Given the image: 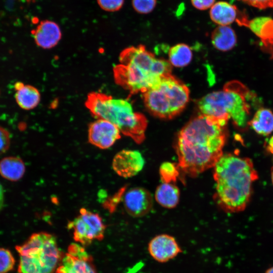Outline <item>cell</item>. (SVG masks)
<instances>
[{"label": "cell", "mask_w": 273, "mask_h": 273, "mask_svg": "<svg viewBox=\"0 0 273 273\" xmlns=\"http://www.w3.org/2000/svg\"><path fill=\"white\" fill-rule=\"evenodd\" d=\"M227 124L200 114L179 131L175 144L178 166L196 176L213 167L223 155Z\"/></svg>", "instance_id": "obj_1"}, {"label": "cell", "mask_w": 273, "mask_h": 273, "mask_svg": "<svg viewBox=\"0 0 273 273\" xmlns=\"http://www.w3.org/2000/svg\"><path fill=\"white\" fill-rule=\"evenodd\" d=\"M213 168L214 197L217 204L227 212L243 210L250 200L253 183L258 178L251 160L228 153Z\"/></svg>", "instance_id": "obj_2"}, {"label": "cell", "mask_w": 273, "mask_h": 273, "mask_svg": "<svg viewBox=\"0 0 273 273\" xmlns=\"http://www.w3.org/2000/svg\"><path fill=\"white\" fill-rule=\"evenodd\" d=\"M119 61L113 67L115 83L131 94L145 93L171 74L172 66L169 61L156 58L143 45L125 49Z\"/></svg>", "instance_id": "obj_3"}, {"label": "cell", "mask_w": 273, "mask_h": 273, "mask_svg": "<svg viewBox=\"0 0 273 273\" xmlns=\"http://www.w3.org/2000/svg\"><path fill=\"white\" fill-rule=\"evenodd\" d=\"M85 105L96 119L111 122L121 133L138 144L144 141L147 120L143 114L134 111L132 104L127 99L93 92L87 95Z\"/></svg>", "instance_id": "obj_4"}, {"label": "cell", "mask_w": 273, "mask_h": 273, "mask_svg": "<svg viewBox=\"0 0 273 273\" xmlns=\"http://www.w3.org/2000/svg\"><path fill=\"white\" fill-rule=\"evenodd\" d=\"M252 94L243 84L232 80L225 84L222 89L210 93L197 102L200 114L213 117L227 124L231 119L238 128L248 125Z\"/></svg>", "instance_id": "obj_5"}, {"label": "cell", "mask_w": 273, "mask_h": 273, "mask_svg": "<svg viewBox=\"0 0 273 273\" xmlns=\"http://www.w3.org/2000/svg\"><path fill=\"white\" fill-rule=\"evenodd\" d=\"M16 250L20 256L18 273H54L63 257L56 237L43 232L32 234Z\"/></svg>", "instance_id": "obj_6"}, {"label": "cell", "mask_w": 273, "mask_h": 273, "mask_svg": "<svg viewBox=\"0 0 273 273\" xmlns=\"http://www.w3.org/2000/svg\"><path fill=\"white\" fill-rule=\"evenodd\" d=\"M142 94L148 110L155 116L165 119L179 114L190 98L188 87L171 74L162 77L156 85Z\"/></svg>", "instance_id": "obj_7"}, {"label": "cell", "mask_w": 273, "mask_h": 273, "mask_svg": "<svg viewBox=\"0 0 273 273\" xmlns=\"http://www.w3.org/2000/svg\"><path fill=\"white\" fill-rule=\"evenodd\" d=\"M67 228L72 231L76 242L87 246L94 241L104 239L106 226L99 214L81 208L79 214L68 222Z\"/></svg>", "instance_id": "obj_8"}, {"label": "cell", "mask_w": 273, "mask_h": 273, "mask_svg": "<svg viewBox=\"0 0 273 273\" xmlns=\"http://www.w3.org/2000/svg\"><path fill=\"white\" fill-rule=\"evenodd\" d=\"M56 273H97L93 259L79 244L72 243L62 257Z\"/></svg>", "instance_id": "obj_9"}, {"label": "cell", "mask_w": 273, "mask_h": 273, "mask_svg": "<svg viewBox=\"0 0 273 273\" xmlns=\"http://www.w3.org/2000/svg\"><path fill=\"white\" fill-rule=\"evenodd\" d=\"M118 128L111 122L103 119H97L88 128V140L94 146L107 149L112 146L121 138Z\"/></svg>", "instance_id": "obj_10"}, {"label": "cell", "mask_w": 273, "mask_h": 273, "mask_svg": "<svg viewBox=\"0 0 273 273\" xmlns=\"http://www.w3.org/2000/svg\"><path fill=\"white\" fill-rule=\"evenodd\" d=\"M145 163V159L139 151L124 149L115 155L112 166L114 171L119 176L129 178L140 172Z\"/></svg>", "instance_id": "obj_11"}, {"label": "cell", "mask_w": 273, "mask_h": 273, "mask_svg": "<svg viewBox=\"0 0 273 273\" xmlns=\"http://www.w3.org/2000/svg\"><path fill=\"white\" fill-rule=\"evenodd\" d=\"M148 251L156 261L165 263L181 253V248L173 236L166 234L157 235L149 242Z\"/></svg>", "instance_id": "obj_12"}, {"label": "cell", "mask_w": 273, "mask_h": 273, "mask_svg": "<svg viewBox=\"0 0 273 273\" xmlns=\"http://www.w3.org/2000/svg\"><path fill=\"white\" fill-rule=\"evenodd\" d=\"M153 197L146 189L135 187L129 189L123 197V206L127 213L134 217H142L151 210Z\"/></svg>", "instance_id": "obj_13"}, {"label": "cell", "mask_w": 273, "mask_h": 273, "mask_svg": "<svg viewBox=\"0 0 273 273\" xmlns=\"http://www.w3.org/2000/svg\"><path fill=\"white\" fill-rule=\"evenodd\" d=\"M31 33L37 46L44 49L55 47L62 36L59 25L49 20L41 21Z\"/></svg>", "instance_id": "obj_14"}, {"label": "cell", "mask_w": 273, "mask_h": 273, "mask_svg": "<svg viewBox=\"0 0 273 273\" xmlns=\"http://www.w3.org/2000/svg\"><path fill=\"white\" fill-rule=\"evenodd\" d=\"M243 25L260 38L265 50L273 56V20L269 17H259L247 20Z\"/></svg>", "instance_id": "obj_15"}, {"label": "cell", "mask_w": 273, "mask_h": 273, "mask_svg": "<svg viewBox=\"0 0 273 273\" xmlns=\"http://www.w3.org/2000/svg\"><path fill=\"white\" fill-rule=\"evenodd\" d=\"M15 98L17 104L23 109L29 110L35 108L40 101L39 90L34 86L17 82L14 84Z\"/></svg>", "instance_id": "obj_16"}, {"label": "cell", "mask_w": 273, "mask_h": 273, "mask_svg": "<svg viewBox=\"0 0 273 273\" xmlns=\"http://www.w3.org/2000/svg\"><path fill=\"white\" fill-rule=\"evenodd\" d=\"M239 11L234 5L226 2L215 3L210 10L212 21L220 26H228L239 18Z\"/></svg>", "instance_id": "obj_17"}, {"label": "cell", "mask_w": 273, "mask_h": 273, "mask_svg": "<svg viewBox=\"0 0 273 273\" xmlns=\"http://www.w3.org/2000/svg\"><path fill=\"white\" fill-rule=\"evenodd\" d=\"M211 40L213 47L222 52L232 50L237 42L235 31L229 26L219 25L215 28L211 33Z\"/></svg>", "instance_id": "obj_18"}, {"label": "cell", "mask_w": 273, "mask_h": 273, "mask_svg": "<svg viewBox=\"0 0 273 273\" xmlns=\"http://www.w3.org/2000/svg\"><path fill=\"white\" fill-rule=\"evenodd\" d=\"M25 172V163L19 157H6L0 161V175L8 180L16 181L20 180Z\"/></svg>", "instance_id": "obj_19"}, {"label": "cell", "mask_w": 273, "mask_h": 273, "mask_svg": "<svg viewBox=\"0 0 273 273\" xmlns=\"http://www.w3.org/2000/svg\"><path fill=\"white\" fill-rule=\"evenodd\" d=\"M180 192L178 188L173 183H163L156 188L155 198L162 206L173 208L178 203Z\"/></svg>", "instance_id": "obj_20"}, {"label": "cell", "mask_w": 273, "mask_h": 273, "mask_svg": "<svg viewBox=\"0 0 273 273\" xmlns=\"http://www.w3.org/2000/svg\"><path fill=\"white\" fill-rule=\"evenodd\" d=\"M248 125L260 135L270 134L273 131V112L267 108L258 109L249 120Z\"/></svg>", "instance_id": "obj_21"}, {"label": "cell", "mask_w": 273, "mask_h": 273, "mask_svg": "<svg viewBox=\"0 0 273 273\" xmlns=\"http://www.w3.org/2000/svg\"><path fill=\"white\" fill-rule=\"evenodd\" d=\"M168 56V61L172 66L181 68L187 66L191 63L193 52L188 45L180 43L171 47Z\"/></svg>", "instance_id": "obj_22"}, {"label": "cell", "mask_w": 273, "mask_h": 273, "mask_svg": "<svg viewBox=\"0 0 273 273\" xmlns=\"http://www.w3.org/2000/svg\"><path fill=\"white\" fill-rule=\"evenodd\" d=\"M159 173L163 183L175 181L179 175L178 167L175 164L164 162L160 166Z\"/></svg>", "instance_id": "obj_23"}, {"label": "cell", "mask_w": 273, "mask_h": 273, "mask_svg": "<svg viewBox=\"0 0 273 273\" xmlns=\"http://www.w3.org/2000/svg\"><path fill=\"white\" fill-rule=\"evenodd\" d=\"M15 264L11 252L6 248H0V273H7L12 270Z\"/></svg>", "instance_id": "obj_24"}, {"label": "cell", "mask_w": 273, "mask_h": 273, "mask_svg": "<svg viewBox=\"0 0 273 273\" xmlns=\"http://www.w3.org/2000/svg\"><path fill=\"white\" fill-rule=\"evenodd\" d=\"M132 5L138 13L147 14L154 9L156 5V0H132Z\"/></svg>", "instance_id": "obj_25"}, {"label": "cell", "mask_w": 273, "mask_h": 273, "mask_svg": "<svg viewBox=\"0 0 273 273\" xmlns=\"http://www.w3.org/2000/svg\"><path fill=\"white\" fill-rule=\"evenodd\" d=\"M99 6L104 10L115 12L122 7L124 0H97Z\"/></svg>", "instance_id": "obj_26"}, {"label": "cell", "mask_w": 273, "mask_h": 273, "mask_svg": "<svg viewBox=\"0 0 273 273\" xmlns=\"http://www.w3.org/2000/svg\"><path fill=\"white\" fill-rule=\"evenodd\" d=\"M10 143L11 135L9 131L0 126V156L8 151Z\"/></svg>", "instance_id": "obj_27"}, {"label": "cell", "mask_w": 273, "mask_h": 273, "mask_svg": "<svg viewBox=\"0 0 273 273\" xmlns=\"http://www.w3.org/2000/svg\"><path fill=\"white\" fill-rule=\"evenodd\" d=\"M246 4L260 9L273 7V0H242Z\"/></svg>", "instance_id": "obj_28"}, {"label": "cell", "mask_w": 273, "mask_h": 273, "mask_svg": "<svg viewBox=\"0 0 273 273\" xmlns=\"http://www.w3.org/2000/svg\"><path fill=\"white\" fill-rule=\"evenodd\" d=\"M192 5L199 10H205L214 4L215 0H191Z\"/></svg>", "instance_id": "obj_29"}, {"label": "cell", "mask_w": 273, "mask_h": 273, "mask_svg": "<svg viewBox=\"0 0 273 273\" xmlns=\"http://www.w3.org/2000/svg\"><path fill=\"white\" fill-rule=\"evenodd\" d=\"M4 201V189L0 184V210L2 208Z\"/></svg>", "instance_id": "obj_30"}, {"label": "cell", "mask_w": 273, "mask_h": 273, "mask_svg": "<svg viewBox=\"0 0 273 273\" xmlns=\"http://www.w3.org/2000/svg\"><path fill=\"white\" fill-rule=\"evenodd\" d=\"M268 148L270 152L273 153V136L268 141Z\"/></svg>", "instance_id": "obj_31"}, {"label": "cell", "mask_w": 273, "mask_h": 273, "mask_svg": "<svg viewBox=\"0 0 273 273\" xmlns=\"http://www.w3.org/2000/svg\"><path fill=\"white\" fill-rule=\"evenodd\" d=\"M264 273H273V266L266 269Z\"/></svg>", "instance_id": "obj_32"}, {"label": "cell", "mask_w": 273, "mask_h": 273, "mask_svg": "<svg viewBox=\"0 0 273 273\" xmlns=\"http://www.w3.org/2000/svg\"><path fill=\"white\" fill-rule=\"evenodd\" d=\"M271 180H272V184H273V168H272V171H271Z\"/></svg>", "instance_id": "obj_33"}, {"label": "cell", "mask_w": 273, "mask_h": 273, "mask_svg": "<svg viewBox=\"0 0 273 273\" xmlns=\"http://www.w3.org/2000/svg\"><path fill=\"white\" fill-rule=\"evenodd\" d=\"M26 1L27 2H31V1H32V0H26Z\"/></svg>", "instance_id": "obj_34"}, {"label": "cell", "mask_w": 273, "mask_h": 273, "mask_svg": "<svg viewBox=\"0 0 273 273\" xmlns=\"http://www.w3.org/2000/svg\"><path fill=\"white\" fill-rule=\"evenodd\" d=\"M235 0H231V1L232 2L231 3H233Z\"/></svg>", "instance_id": "obj_35"}]
</instances>
